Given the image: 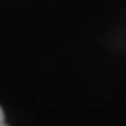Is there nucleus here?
Instances as JSON below:
<instances>
[{
  "label": "nucleus",
  "mask_w": 126,
  "mask_h": 126,
  "mask_svg": "<svg viewBox=\"0 0 126 126\" xmlns=\"http://www.w3.org/2000/svg\"><path fill=\"white\" fill-rule=\"evenodd\" d=\"M0 126H4V110H2V106H0Z\"/></svg>",
  "instance_id": "1"
}]
</instances>
